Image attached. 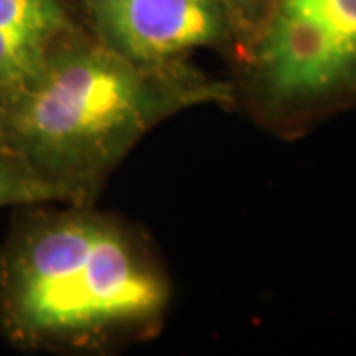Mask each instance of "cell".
Masks as SVG:
<instances>
[{"instance_id":"6da1fadb","label":"cell","mask_w":356,"mask_h":356,"mask_svg":"<svg viewBox=\"0 0 356 356\" xmlns=\"http://www.w3.org/2000/svg\"><path fill=\"white\" fill-rule=\"evenodd\" d=\"M175 285L149 232L97 202L14 208L0 243V334L34 355H115L156 339Z\"/></svg>"},{"instance_id":"7a4b0ae2","label":"cell","mask_w":356,"mask_h":356,"mask_svg":"<svg viewBox=\"0 0 356 356\" xmlns=\"http://www.w3.org/2000/svg\"><path fill=\"white\" fill-rule=\"evenodd\" d=\"M234 111L228 77L194 60L139 64L81 32L65 42L0 121V149L70 202H99L129 153L188 109Z\"/></svg>"},{"instance_id":"3957f363","label":"cell","mask_w":356,"mask_h":356,"mask_svg":"<svg viewBox=\"0 0 356 356\" xmlns=\"http://www.w3.org/2000/svg\"><path fill=\"white\" fill-rule=\"evenodd\" d=\"M228 65L234 111L275 139H303L356 109V0H271Z\"/></svg>"},{"instance_id":"277c9868","label":"cell","mask_w":356,"mask_h":356,"mask_svg":"<svg viewBox=\"0 0 356 356\" xmlns=\"http://www.w3.org/2000/svg\"><path fill=\"white\" fill-rule=\"evenodd\" d=\"M95 42L139 64L192 60L210 50L232 62L238 42L216 0H70Z\"/></svg>"},{"instance_id":"5b68a950","label":"cell","mask_w":356,"mask_h":356,"mask_svg":"<svg viewBox=\"0 0 356 356\" xmlns=\"http://www.w3.org/2000/svg\"><path fill=\"white\" fill-rule=\"evenodd\" d=\"M86 28L70 0H0V121Z\"/></svg>"},{"instance_id":"8992f818","label":"cell","mask_w":356,"mask_h":356,"mask_svg":"<svg viewBox=\"0 0 356 356\" xmlns=\"http://www.w3.org/2000/svg\"><path fill=\"white\" fill-rule=\"evenodd\" d=\"M34 202H70L64 192L34 177L13 154L0 149V210Z\"/></svg>"},{"instance_id":"52a82bcc","label":"cell","mask_w":356,"mask_h":356,"mask_svg":"<svg viewBox=\"0 0 356 356\" xmlns=\"http://www.w3.org/2000/svg\"><path fill=\"white\" fill-rule=\"evenodd\" d=\"M216 2L224 10V14L228 16L229 26L234 30V36L238 42V54H236V58H238L255 34V30L261 24L271 0H216Z\"/></svg>"}]
</instances>
